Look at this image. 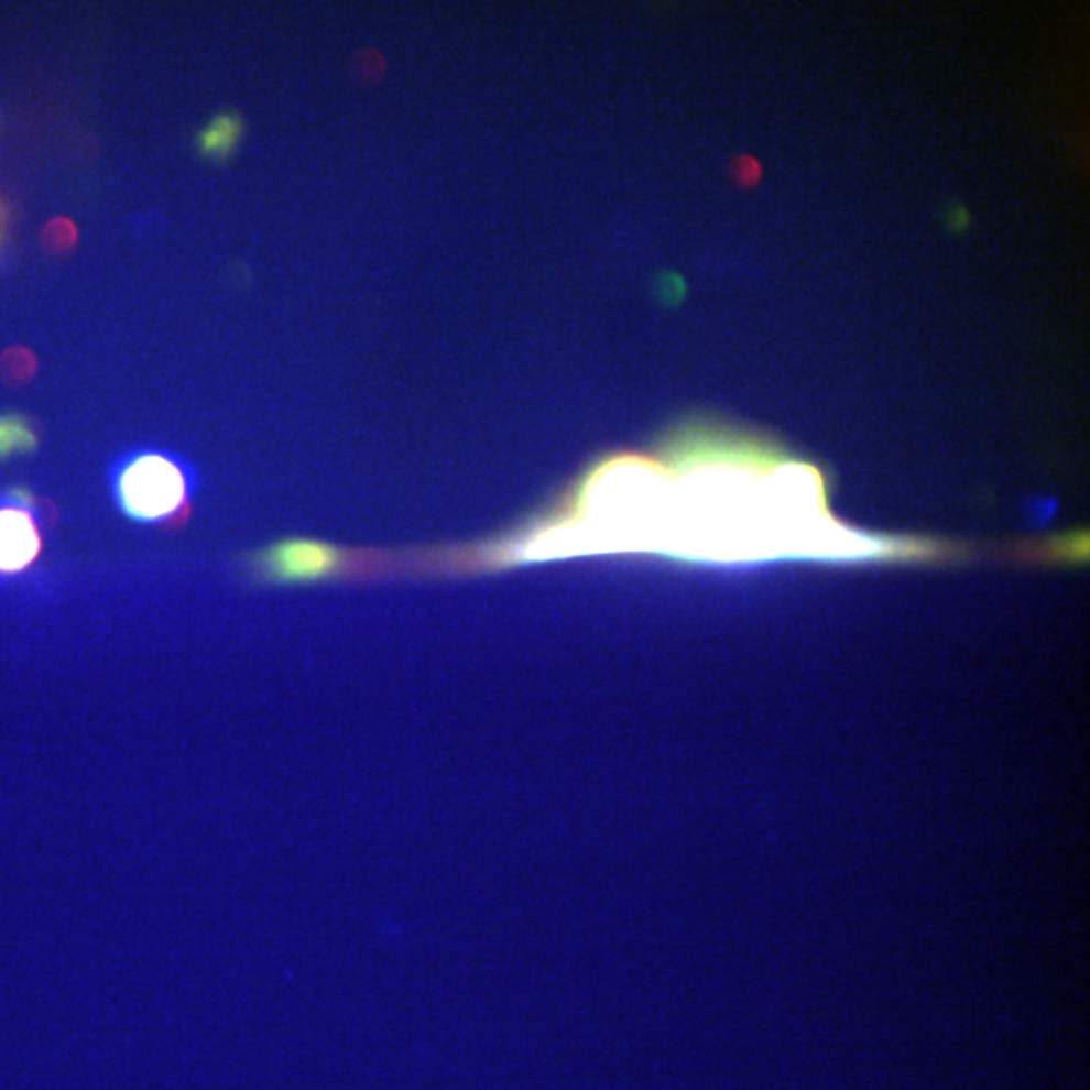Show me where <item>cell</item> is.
Masks as SVG:
<instances>
[{
  "mask_svg": "<svg viewBox=\"0 0 1090 1090\" xmlns=\"http://www.w3.org/2000/svg\"><path fill=\"white\" fill-rule=\"evenodd\" d=\"M113 499L135 523H162L184 509L190 475L182 460L162 450H138L111 477Z\"/></svg>",
  "mask_w": 1090,
  "mask_h": 1090,
  "instance_id": "1",
  "label": "cell"
},
{
  "mask_svg": "<svg viewBox=\"0 0 1090 1090\" xmlns=\"http://www.w3.org/2000/svg\"><path fill=\"white\" fill-rule=\"evenodd\" d=\"M338 562V552L331 545L312 539L279 542L261 556L263 571L277 581L319 580L329 576Z\"/></svg>",
  "mask_w": 1090,
  "mask_h": 1090,
  "instance_id": "2",
  "label": "cell"
},
{
  "mask_svg": "<svg viewBox=\"0 0 1090 1090\" xmlns=\"http://www.w3.org/2000/svg\"><path fill=\"white\" fill-rule=\"evenodd\" d=\"M41 530L33 511L0 505V574H19L41 556Z\"/></svg>",
  "mask_w": 1090,
  "mask_h": 1090,
  "instance_id": "3",
  "label": "cell"
},
{
  "mask_svg": "<svg viewBox=\"0 0 1090 1090\" xmlns=\"http://www.w3.org/2000/svg\"><path fill=\"white\" fill-rule=\"evenodd\" d=\"M39 447L33 423L21 412H4L0 414V460L11 459L14 455H29Z\"/></svg>",
  "mask_w": 1090,
  "mask_h": 1090,
  "instance_id": "4",
  "label": "cell"
},
{
  "mask_svg": "<svg viewBox=\"0 0 1090 1090\" xmlns=\"http://www.w3.org/2000/svg\"><path fill=\"white\" fill-rule=\"evenodd\" d=\"M242 121L237 113H222L200 133V152L206 157H227L241 140Z\"/></svg>",
  "mask_w": 1090,
  "mask_h": 1090,
  "instance_id": "5",
  "label": "cell"
},
{
  "mask_svg": "<svg viewBox=\"0 0 1090 1090\" xmlns=\"http://www.w3.org/2000/svg\"><path fill=\"white\" fill-rule=\"evenodd\" d=\"M33 368H35V360L23 348L7 351L0 360V372L11 382H23L24 378L31 375Z\"/></svg>",
  "mask_w": 1090,
  "mask_h": 1090,
  "instance_id": "6",
  "label": "cell"
},
{
  "mask_svg": "<svg viewBox=\"0 0 1090 1090\" xmlns=\"http://www.w3.org/2000/svg\"><path fill=\"white\" fill-rule=\"evenodd\" d=\"M73 239H75V230L67 220H53L43 232V241L48 249H55V251L69 247Z\"/></svg>",
  "mask_w": 1090,
  "mask_h": 1090,
  "instance_id": "7",
  "label": "cell"
},
{
  "mask_svg": "<svg viewBox=\"0 0 1090 1090\" xmlns=\"http://www.w3.org/2000/svg\"><path fill=\"white\" fill-rule=\"evenodd\" d=\"M7 220H9V210H7V205L0 200V242L4 239V230H7Z\"/></svg>",
  "mask_w": 1090,
  "mask_h": 1090,
  "instance_id": "8",
  "label": "cell"
}]
</instances>
